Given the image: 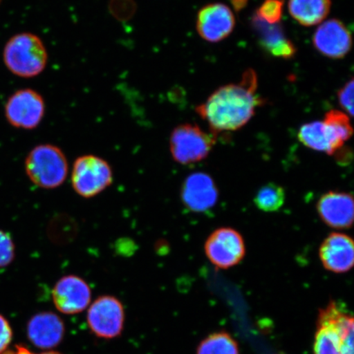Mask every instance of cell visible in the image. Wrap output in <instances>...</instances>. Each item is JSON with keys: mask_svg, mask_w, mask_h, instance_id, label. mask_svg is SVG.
<instances>
[{"mask_svg": "<svg viewBox=\"0 0 354 354\" xmlns=\"http://www.w3.org/2000/svg\"><path fill=\"white\" fill-rule=\"evenodd\" d=\"M258 78L247 70L237 84L221 86L212 93L196 113L214 132L234 131L245 126L264 101L256 94Z\"/></svg>", "mask_w": 354, "mask_h": 354, "instance_id": "6da1fadb", "label": "cell"}, {"mask_svg": "<svg viewBox=\"0 0 354 354\" xmlns=\"http://www.w3.org/2000/svg\"><path fill=\"white\" fill-rule=\"evenodd\" d=\"M3 62L12 74L32 78L46 68L48 53L41 39L32 33L15 35L3 48Z\"/></svg>", "mask_w": 354, "mask_h": 354, "instance_id": "7a4b0ae2", "label": "cell"}, {"mask_svg": "<svg viewBox=\"0 0 354 354\" xmlns=\"http://www.w3.org/2000/svg\"><path fill=\"white\" fill-rule=\"evenodd\" d=\"M68 162L57 146H35L25 161L26 174L32 183L42 189H52L64 183L68 174Z\"/></svg>", "mask_w": 354, "mask_h": 354, "instance_id": "3957f363", "label": "cell"}, {"mask_svg": "<svg viewBox=\"0 0 354 354\" xmlns=\"http://www.w3.org/2000/svg\"><path fill=\"white\" fill-rule=\"evenodd\" d=\"M216 144L215 137L194 124H181L172 131L170 151L175 162L192 165L209 156Z\"/></svg>", "mask_w": 354, "mask_h": 354, "instance_id": "277c9868", "label": "cell"}, {"mask_svg": "<svg viewBox=\"0 0 354 354\" xmlns=\"http://www.w3.org/2000/svg\"><path fill=\"white\" fill-rule=\"evenodd\" d=\"M113 180L112 167L104 158L88 154L74 162L72 185L81 197L90 198L98 196L112 185Z\"/></svg>", "mask_w": 354, "mask_h": 354, "instance_id": "5b68a950", "label": "cell"}, {"mask_svg": "<svg viewBox=\"0 0 354 354\" xmlns=\"http://www.w3.org/2000/svg\"><path fill=\"white\" fill-rule=\"evenodd\" d=\"M207 258L218 269L234 267L245 258L246 248L240 232L230 227L216 229L205 245Z\"/></svg>", "mask_w": 354, "mask_h": 354, "instance_id": "8992f818", "label": "cell"}, {"mask_svg": "<svg viewBox=\"0 0 354 354\" xmlns=\"http://www.w3.org/2000/svg\"><path fill=\"white\" fill-rule=\"evenodd\" d=\"M4 112L7 121L12 127L33 130L43 120L46 103L37 91L32 88H22L8 98Z\"/></svg>", "mask_w": 354, "mask_h": 354, "instance_id": "52a82bcc", "label": "cell"}, {"mask_svg": "<svg viewBox=\"0 0 354 354\" xmlns=\"http://www.w3.org/2000/svg\"><path fill=\"white\" fill-rule=\"evenodd\" d=\"M125 313L123 305L113 296H100L92 303L87 313L88 327L100 338L113 339L123 330Z\"/></svg>", "mask_w": 354, "mask_h": 354, "instance_id": "ba28073f", "label": "cell"}, {"mask_svg": "<svg viewBox=\"0 0 354 354\" xmlns=\"http://www.w3.org/2000/svg\"><path fill=\"white\" fill-rule=\"evenodd\" d=\"M236 26L233 12L224 3L207 4L198 12L196 28L205 41L218 43L231 35Z\"/></svg>", "mask_w": 354, "mask_h": 354, "instance_id": "9c48e42d", "label": "cell"}, {"mask_svg": "<svg viewBox=\"0 0 354 354\" xmlns=\"http://www.w3.org/2000/svg\"><path fill=\"white\" fill-rule=\"evenodd\" d=\"M53 301L59 312L68 315L82 313L91 301L90 286L82 278L65 276L56 283L52 292Z\"/></svg>", "mask_w": 354, "mask_h": 354, "instance_id": "30bf717a", "label": "cell"}, {"mask_svg": "<svg viewBox=\"0 0 354 354\" xmlns=\"http://www.w3.org/2000/svg\"><path fill=\"white\" fill-rule=\"evenodd\" d=\"M313 44L322 55L332 59H342L351 50V33L342 21L330 19L318 26Z\"/></svg>", "mask_w": 354, "mask_h": 354, "instance_id": "8fae6325", "label": "cell"}, {"mask_svg": "<svg viewBox=\"0 0 354 354\" xmlns=\"http://www.w3.org/2000/svg\"><path fill=\"white\" fill-rule=\"evenodd\" d=\"M319 259L327 271L342 274L353 268L354 264V243L346 234L332 232L322 243Z\"/></svg>", "mask_w": 354, "mask_h": 354, "instance_id": "7c38bea8", "label": "cell"}, {"mask_svg": "<svg viewBox=\"0 0 354 354\" xmlns=\"http://www.w3.org/2000/svg\"><path fill=\"white\" fill-rule=\"evenodd\" d=\"M317 210L323 223L336 230L351 228L354 219L352 194L344 192H329L319 198Z\"/></svg>", "mask_w": 354, "mask_h": 354, "instance_id": "4fadbf2b", "label": "cell"}, {"mask_svg": "<svg viewBox=\"0 0 354 354\" xmlns=\"http://www.w3.org/2000/svg\"><path fill=\"white\" fill-rule=\"evenodd\" d=\"M183 203L189 210L203 212L212 209L218 198V190L212 177L197 172L184 181L180 192Z\"/></svg>", "mask_w": 354, "mask_h": 354, "instance_id": "5bb4252c", "label": "cell"}, {"mask_svg": "<svg viewBox=\"0 0 354 354\" xmlns=\"http://www.w3.org/2000/svg\"><path fill=\"white\" fill-rule=\"evenodd\" d=\"M65 335L61 317L51 312L35 314L28 322V336L35 347L50 349L59 345Z\"/></svg>", "mask_w": 354, "mask_h": 354, "instance_id": "9a60e30c", "label": "cell"}, {"mask_svg": "<svg viewBox=\"0 0 354 354\" xmlns=\"http://www.w3.org/2000/svg\"><path fill=\"white\" fill-rule=\"evenodd\" d=\"M252 25L259 38L260 46L274 57L283 59H290L296 54V48L287 39L281 25L268 24L256 15L252 19Z\"/></svg>", "mask_w": 354, "mask_h": 354, "instance_id": "2e32d148", "label": "cell"}, {"mask_svg": "<svg viewBox=\"0 0 354 354\" xmlns=\"http://www.w3.org/2000/svg\"><path fill=\"white\" fill-rule=\"evenodd\" d=\"M299 140L307 148L314 151L344 157V146L335 139L330 128L323 122L316 121L304 124L298 133Z\"/></svg>", "mask_w": 354, "mask_h": 354, "instance_id": "e0dca14e", "label": "cell"}, {"mask_svg": "<svg viewBox=\"0 0 354 354\" xmlns=\"http://www.w3.org/2000/svg\"><path fill=\"white\" fill-rule=\"evenodd\" d=\"M288 7L292 17L300 25L313 26L328 16L331 0H290Z\"/></svg>", "mask_w": 354, "mask_h": 354, "instance_id": "ac0fdd59", "label": "cell"}, {"mask_svg": "<svg viewBox=\"0 0 354 354\" xmlns=\"http://www.w3.org/2000/svg\"><path fill=\"white\" fill-rule=\"evenodd\" d=\"M197 354H240L236 340L225 331L216 332L199 344Z\"/></svg>", "mask_w": 354, "mask_h": 354, "instance_id": "d6986e66", "label": "cell"}, {"mask_svg": "<svg viewBox=\"0 0 354 354\" xmlns=\"http://www.w3.org/2000/svg\"><path fill=\"white\" fill-rule=\"evenodd\" d=\"M286 192L284 188L275 183H268L261 187L254 198L257 207L265 212H277L284 205Z\"/></svg>", "mask_w": 354, "mask_h": 354, "instance_id": "ffe728a7", "label": "cell"}, {"mask_svg": "<svg viewBox=\"0 0 354 354\" xmlns=\"http://www.w3.org/2000/svg\"><path fill=\"white\" fill-rule=\"evenodd\" d=\"M313 351L314 354H342L339 337L333 327L317 322Z\"/></svg>", "mask_w": 354, "mask_h": 354, "instance_id": "44dd1931", "label": "cell"}, {"mask_svg": "<svg viewBox=\"0 0 354 354\" xmlns=\"http://www.w3.org/2000/svg\"><path fill=\"white\" fill-rule=\"evenodd\" d=\"M322 122H325L335 132L336 136L343 143L345 144L351 138L353 130L351 119L346 113L342 111L330 110L326 113L324 120Z\"/></svg>", "mask_w": 354, "mask_h": 354, "instance_id": "7402d4cb", "label": "cell"}, {"mask_svg": "<svg viewBox=\"0 0 354 354\" xmlns=\"http://www.w3.org/2000/svg\"><path fill=\"white\" fill-rule=\"evenodd\" d=\"M283 7V0H265L256 11V15L268 24H279L282 19Z\"/></svg>", "mask_w": 354, "mask_h": 354, "instance_id": "603a6c76", "label": "cell"}, {"mask_svg": "<svg viewBox=\"0 0 354 354\" xmlns=\"http://www.w3.org/2000/svg\"><path fill=\"white\" fill-rule=\"evenodd\" d=\"M15 259V242L10 234L0 230V268L8 267Z\"/></svg>", "mask_w": 354, "mask_h": 354, "instance_id": "cb8c5ba5", "label": "cell"}, {"mask_svg": "<svg viewBox=\"0 0 354 354\" xmlns=\"http://www.w3.org/2000/svg\"><path fill=\"white\" fill-rule=\"evenodd\" d=\"M353 80L351 79L338 92L339 103L351 117L353 115Z\"/></svg>", "mask_w": 354, "mask_h": 354, "instance_id": "d4e9b609", "label": "cell"}, {"mask_svg": "<svg viewBox=\"0 0 354 354\" xmlns=\"http://www.w3.org/2000/svg\"><path fill=\"white\" fill-rule=\"evenodd\" d=\"M12 331L6 317L0 315V354L6 351L12 342Z\"/></svg>", "mask_w": 354, "mask_h": 354, "instance_id": "484cf974", "label": "cell"}, {"mask_svg": "<svg viewBox=\"0 0 354 354\" xmlns=\"http://www.w3.org/2000/svg\"><path fill=\"white\" fill-rule=\"evenodd\" d=\"M230 2H231L234 10L240 12L247 6L249 0H230Z\"/></svg>", "mask_w": 354, "mask_h": 354, "instance_id": "4316f807", "label": "cell"}, {"mask_svg": "<svg viewBox=\"0 0 354 354\" xmlns=\"http://www.w3.org/2000/svg\"><path fill=\"white\" fill-rule=\"evenodd\" d=\"M16 354H32L30 353L28 351H26L24 348H17V352Z\"/></svg>", "mask_w": 354, "mask_h": 354, "instance_id": "83f0119b", "label": "cell"}, {"mask_svg": "<svg viewBox=\"0 0 354 354\" xmlns=\"http://www.w3.org/2000/svg\"><path fill=\"white\" fill-rule=\"evenodd\" d=\"M42 354H62V353H57V352H55V351H50V352L44 353Z\"/></svg>", "mask_w": 354, "mask_h": 354, "instance_id": "f1b7e54d", "label": "cell"}, {"mask_svg": "<svg viewBox=\"0 0 354 354\" xmlns=\"http://www.w3.org/2000/svg\"><path fill=\"white\" fill-rule=\"evenodd\" d=\"M4 354H16V353L10 352V353H4Z\"/></svg>", "mask_w": 354, "mask_h": 354, "instance_id": "f546056e", "label": "cell"}, {"mask_svg": "<svg viewBox=\"0 0 354 354\" xmlns=\"http://www.w3.org/2000/svg\"><path fill=\"white\" fill-rule=\"evenodd\" d=\"M2 0H0V3H1Z\"/></svg>", "mask_w": 354, "mask_h": 354, "instance_id": "4dcf8cb0", "label": "cell"}]
</instances>
